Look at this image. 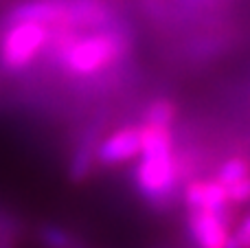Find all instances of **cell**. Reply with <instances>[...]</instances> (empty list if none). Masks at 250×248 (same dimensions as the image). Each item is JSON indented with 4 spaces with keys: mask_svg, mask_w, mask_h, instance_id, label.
Listing matches in <instances>:
<instances>
[{
    "mask_svg": "<svg viewBox=\"0 0 250 248\" xmlns=\"http://www.w3.org/2000/svg\"><path fill=\"white\" fill-rule=\"evenodd\" d=\"M132 33L123 24L88 33L53 29L44 60L70 77L92 79L127 60L132 55Z\"/></svg>",
    "mask_w": 250,
    "mask_h": 248,
    "instance_id": "cell-1",
    "label": "cell"
},
{
    "mask_svg": "<svg viewBox=\"0 0 250 248\" xmlns=\"http://www.w3.org/2000/svg\"><path fill=\"white\" fill-rule=\"evenodd\" d=\"M141 154L134 167V187L149 209L165 213L180 198L187 171L176 152L173 127L141 125Z\"/></svg>",
    "mask_w": 250,
    "mask_h": 248,
    "instance_id": "cell-2",
    "label": "cell"
},
{
    "mask_svg": "<svg viewBox=\"0 0 250 248\" xmlns=\"http://www.w3.org/2000/svg\"><path fill=\"white\" fill-rule=\"evenodd\" d=\"M53 29L40 22H11L0 31V70L9 77L24 75L42 60Z\"/></svg>",
    "mask_w": 250,
    "mask_h": 248,
    "instance_id": "cell-3",
    "label": "cell"
},
{
    "mask_svg": "<svg viewBox=\"0 0 250 248\" xmlns=\"http://www.w3.org/2000/svg\"><path fill=\"white\" fill-rule=\"evenodd\" d=\"M141 154V127L138 123H127L101 136L95 154V165L104 169L134 163Z\"/></svg>",
    "mask_w": 250,
    "mask_h": 248,
    "instance_id": "cell-4",
    "label": "cell"
},
{
    "mask_svg": "<svg viewBox=\"0 0 250 248\" xmlns=\"http://www.w3.org/2000/svg\"><path fill=\"white\" fill-rule=\"evenodd\" d=\"M182 207L189 211H207V213L233 218L235 209L230 207L226 189L215 178H191L182 185L180 191Z\"/></svg>",
    "mask_w": 250,
    "mask_h": 248,
    "instance_id": "cell-5",
    "label": "cell"
},
{
    "mask_svg": "<svg viewBox=\"0 0 250 248\" xmlns=\"http://www.w3.org/2000/svg\"><path fill=\"white\" fill-rule=\"evenodd\" d=\"M233 227V218L207 213V211L187 213V233L195 248H226Z\"/></svg>",
    "mask_w": 250,
    "mask_h": 248,
    "instance_id": "cell-6",
    "label": "cell"
},
{
    "mask_svg": "<svg viewBox=\"0 0 250 248\" xmlns=\"http://www.w3.org/2000/svg\"><path fill=\"white\" fill-rule=\"evenodd\" d=\"M104 121H92L88 123V127L82 132L77 145L73 149V156L68 161V180L75 185H82L90 178L92 169H95V154L97 145H99L101 136H104Z\"/></svg>",
    "mask_w": 250,
    "mask_h": 248,
    "instance_id": "cell-7",
    "label": "cell"
},
{
    "mask_svg": "<svg viewBox=\"0 0 250 248\" xmlns=\"http://www.w3.org/2000/svg\"><path fill=\"white\" fill-rule=\"evenodd\" d=\"M35 240L42 248H90L79 233L55 222H42L35 228Z\"/></svg>",
    "mask_w": 250,
    "mask_h": 248,
    "instance_id": "cell-8",
    "label": "cell"
},
{
    "mask_svg": "<svg viewBox=\"0 0 250 248\" xmlns=\"http://www.w3.org/2000/svg\"><path fill=\"white\" fill-rule=\"evenodd\" d=\"M178 119V105L171 99H154L141 114V125L173 127Z\"/></svg>",
    "mask_w": 250,
    "mask_h": 248,
    "instance_id": "cell-9",
    "label": "cell"
},
{
    "mask_svg": "<svg viewBox=\"0 0 250 248\" xmlns=\"http://www.w3.org/2000/svg\"><path fill=\"white\" fill-rule=\"evenodd\" d=\"M213 178H215L224 189L230 187V185H235V183H239V180H244V178H250V158L242 156V154L226 158V161L220 163V167L215 169Z\"/></svg>",
    "mask_w": 250,
    "mask_h": 248,
    "instance_id": "cell-10",
    "label": "cell"
},
{
    "mask_svg": "<svg viewBox=\"0 0 250 248\" xmlns=\"http://www.w3.org/2000/svg\"><path fill=\"white\" fill-rule=\"evenodd\" d=\"M226 196H229V202L233 209L250 205V178H244L239 183L226 187Z\"/></svg>",
    "mask_w": 250,
    "mask_h": 248,
    "instance_id": "cell-11",
    "label": "cell"
},
{
    "mask_svg": "<svg viewBox=\"0 0 250 248\" xmlns=\"http://www.w3.org/2000/svg\"><path fill=\"white\" fill-rule=\"evenodd\" d=\"M233 237L239 242L242 248H250V213H246L233 227Z\"/></svg>",
    "mask_w": 250,
    "mask_h": 248,
    "instance_id": "cell-12",
    "label": "cell"
},
{
    "mask_svg": "<svg viewBox=\"0 0 250 248\" xmlns=\"http://www.w3.org/2000/svg\"><path fill=\"white\" fill-rule=\"evenodd\" d=\"M13 220H18L16 215L11 213V211H7V209H2L0 207V224H7V222H13Z\"/></svg>",
    "mask_w": 250,
    "mask_h": 248,
    "instance_id": "cell-13",
    "label": "cell"
},
{
    "mask_svg": "<svg viewBox=\"0 0 250 248\" xmlns=\"http://www.w3.org/2000/svg\"><path fill=\"white\" fill-rule=\"evenodd\" d=\"M16 240L18 237H4L0 240V248H16Z\"/></svg>",
    "mask_w": 250,
    "mask_h": 248,
    "instance_id": "cell-14",
    "label": "cell"
}]
</instances>
